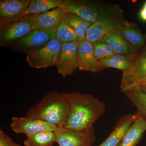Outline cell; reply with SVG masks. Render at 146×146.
<instances>
[{"label": "cell", "mask_w": 146, "mask_h": 146, "mask_svg": "<svg viewBox=\"0 0 146 146\" xmlns=\"http://www.w3.org/2000/svg\"><path fill=\"white\" fill-rule=\"evenodd\" d=\"M54 132L59 146H91L96 140L94 127L85 131L57 127Z\"/></svg>", "instance_id": "cell-7"}, {"label": "cell", "mask_w": 146, "mask_h": 146, "mask_svg": "<svg viewBox=\"0 0 146 146\" xmlns=\"http://www.w3.org/2000/svg\"><path fill=\"white\" fill-rule=\"evenodd\" d=\"M61 47V42L55 37L41 48L26 53L27 62L31 68L38 69L56 66Z\"/></svg>", "instance_id": "cell-4"}, {"label": "cell", "mask_w": 146, "mask_h": 146, "mask_svg": "<svg viewBox=\"0 0 146 146\" xmlns=\"http://www.w3.org/2000/svg\"><path fill=\"white\" fill-rule=\"evenodd\" d=\"M35 14L25 15L17 22L1 28V44H9L36 30Z\"/></svg>", "instance_id": "cell-6"}, {"label": "cell", "mask_w": 146, "mask_h": 146, "mask_svg": "<svg viewBox=\"0 0 146 146\" xmlns=\"http://www.w3.org/2000/svg\"><path fill=\"white\" fill-rule=\"evenodd\" d=\"M55 37L61 43L80 42L74 31L63 19L56 29Z\"/></svg>", "instance_id": "cell-24"}, {"label": "cell", "mask_w": 146, "mask_h": 146, "mask_svg": "<svg viewBox=\"0 0 146 146\" xmlns=\"http://www.w3.org/2000/svg\"><path fill=\"white\" fill-rule=\"evenodd\" d=\"M118 33L121 35L137 52L145 44V35L136 24L125 21Z\"/></svg>", "instance_id": "cell-15"}, {"label": "cell", "mask_w": 146, "mask_h": 146, "mask_svg": "<svg viewBox=\"0 0 146 146\" xmlns=\"http://www.w3.org/2000/svg\"><path fill=\"white\" fill-rule=\"evenodd\" d=\"M69 114V104L63 93L52 91L37 104L31 108L25 117L63 127Z\"/></svg>", "instance_id": "cell-2"}, {"label": "cell", "mask_w": 146, "mask_h": 146, "mask_svg": "<svg viewBox=\"0 0 146 146\" xmlns=\"http://www.w3.org/2000/svg\"><path fill=\"white\" fill-rule=\"evenodd\" d=\"M65 13L64 10L59 7L45 13L35 14L36 29H56Z\"/></svg>", "instance_id": "cell-16"}, {"label": "cell", "mask_w": 146, "mask_h": 146, "mask_svg": "<svg viewBox=\"0 0 146 146\" xmlns=\"http://www.w3.org/2000/svg\"><path fill=\"white\" fill-rule=\"evenodd\" d=\"M59 7L65 13L76 14L93 23L108 16L123 12L117 4L100 1L63 0Z\"/></svg>", "instance_id": "cell-3"}, {"label": "cell", "mask_w": 146, "mask_h": 146, "mask_svg": "<svg viewBox=\"0 0 146 146\" xmlns=\"http://www.w3.org/2000/svg\"><path fill=\"white\" fill-rule=\"evenodd\" d=\"M139 16L141 20L146 22V1L140 10Z\"/></svg>", "instance_id": "cell-28"}, {"label": "cell", "mask_w": 146, "mask_h": 146, "mask_svg": "<svg viewBox=\"0 0 146 146\" xmlns=\"http://www.w3.org/2000/svg\"><path fill=\"white\" fill-rule=\"evenodd\" d=\"M63 0H31L25 15L38 14L59 7Z\"/></svg>", "instance_id": "cell-23"}, {"label": "cell", "mask_w": 146, "mask_h": 146, "mask_svg": "<svg viewBox=\"0 0 146 146\" xmlns=\"http://www.w3.org/2000/svg\"><path fill=\"white\" fill-rule=\"evenodd\" d=\"M78 43H61V47L56 67L58 74L65 78L73 74L78 69Z\"/></svg>", "instance_id": "cell-10"}, {"label": "cell", "mask_w": 146, "mask_h": 146, "mask_svg": "<svg viewBox=\"0 0 146 146\" xmlns=\"http://www.w3.org/2000/svg\"><path fill=\"white\" fill-rule=\"evenodd\" d=\"M92 44L94 54L100 60L116 54L112 48L104 42L99 41Z\"/></svg>", "instance_id": "cell-25"}, {"label": "cell", "mask_w": 146, "mask_h": 146, "mask_svg": "<svg viewBox=\"0 0 146 146\" xmlns=\"http://www.w3.org/2000/svg\"><path fill=\"white\" fill-rule=\"evenodd\" d=\"M136 107L138 116L146 121V93L137 89H128L123 92Z\"/></svg>", "instance_id": "cell-21"}, {"label": "cell", "mask_w": 146, "mask_h": 146, "mask_svg": "<svg viewBox=\"0 0 146 146\" xmlns=\"http://www.w3.org/2000/svg\"><path fill=\"white\" fill-rule=\"evenodd\" d=\"M63 20L72 29L80 41L86 40L88 30L93 23L85 21L73 13H65Z\"/></svg>", "instance_id": "cell-20"}, {"label": "cell", "mask_w": 146, "mask_h": 146, "mask_svg": "<svg viewBox=\"0 0 146 146\" xmlns=\"http://www.w3.org/2000/svg\"><path fill=\"white\" fill-rule=\"evenodd\" d=\"M0 146H23L15 143L12 139L4 132L0 130Z\"/></svg>", "instance_id": "cell-26"}, {"label": "cell", "mask_w": 146, "mask_h": 146, "mask_svg": "<svg viewBox=\"0 0 146 146\" xmlns=\"http://www.w3.org/2000/svg\"><path fill=\"white\" fill-rule=\"evenodd\" d=\"M56 29H38L10 44L26 53L41 48L56 37Z\"/></svg>", "instance_id": "cell-8"}, {"label": "cell", "mask_w": 146, "mask_h": 146, "mask_svg": "<svg viewBox=\"0 0 146 146\" xmlns=\"http://www.w3.org/2000/svg\"><path fill=\"white\" fill-rule=\"evenodd\" d=\"M145 83H146V77L143 78L139 79H138V80H137V81H136L135 82H133V83L131 84H129V85L125 86V87L123 89H124V88H125V87H127V86H132V85H137V84H142ZM123 89H122V90H123ZM121 90H120V91H121Z\"/></svg>", "instance_id": "cell-29"}, {"label": "cell", "mask_w": 146, "mask_h": 146, "mask_svg": "<svg viewBox=\"0 0 146 146\" xmlns=\"http://www.w3.org/2000/svg\"><path fill=\"white\" fill-rule=\"evenodd\" d=\"M77 64L80 71L99 73L106 69L94 54L92 44L86 40L78 42Z\"/></svg>", "instance_id": "cell-11"}, {"label": "cell", "mask_w": 146, "mask_h": 146, "mask_svg": "<svg viewBox=\"0 0 146 146\" xmlns=\"http://www.w3.org/2000/svg\"><path fill=\"white\" fill-rule=\"evenodd\" d=\"M31 0H1L0 27L17 22L25 16Z\"/></svg>", "instance_id": "cell-9"}, {"label": "cell", "mask_w": 146, "mask_h": 146, "mask_svg": "<svg viewBox=\"0 0 146 146\" xmlns=\"http://www.w3.org/2000/svg\"><path fill=\"white\" fill-rule=\"evenodd\" d=\"M146 39V34H145ZM146 77V42L136 55L132 68L123 72L120 84V90L133 83L139 79Z\"/></svg>", "instance_id": "cell-13"}, {"label": "cell", "mask_w": 146, "mask_h": 146, "mask_svg": "<svg viewBox=\"0 0 146 146\" xmlns=\"http://www.w3.org/2000/svg\"><path fill=\"white\" fill-rule=\"evenodd\" d=\"M11 128L16 133L30 135L39 131H53L56 126L42 120L25 117H13L11 119Z\"/></svg>", "instance_id": "cell-12"}, {"label": "cell", "mask_w": 146, "mask_h": 146, "mask_svg": "<svg viewBox=\"0 0 146 146\" xmlns=\"http://www.w3.org/2000/svg\"><path fill=\"white\" fill-rule=\"evenodd\" d=\"M55 143L54 131H43L27 135L24 144L25 146H52Z\"/></svg>", "instance_id": "cell-22"}, {"label": "cell", "mask_w": 146, "mask_h": 146, "mask_svg": "<svg viewBox=\"0 0 146 146\" xmlns=\"http://www.w3.org/2000/svg\"><path fill=\"white\" fill-rule=\"evenodd\" d=\"M99 41L109 45L117 54H137L138 53L129 43L119 33H112L106 35Z\"/></svg>", "instance_id": "cell-18"}, {"label": "cell", "mask_w": 146, "mask_h": 146, "mask_svg": "<svg viewBox=\"0 0 146 146\" xmlns=\"http://www.w3.org/2000/svg\"><path fill=\"white\" fill-rule=\"evenodd\" d=\"M63 94L69 106V115L64 128L87 131L105 112V104L92 94L78 92Z\"/></svg>", "instance_id": "cell-1"}, {"label": "cell", "mask_w": 146, "mask_h": 146, "mask_svg": "<svg viewBox=\"0 0 146 146\" xmlns=\"http://www.w3.org/2000/svg\"><path fill=\"white\" fill-rule=\"evenodd\" d=\"M123 13L108 16L93 23L87 32L86 40L94 44L106 35L118 33L122 25L126 21Z\"/></svg>", "instance_id": "cell-5"}, {"label": "cell", "mask_w": 146, "mask_h": 146, "mask_svg": "<svg viewBox=\"0 0 146 146\" xmlns=\"http://www.w3.org/2000/svg\"><path fill=\"white\" fill-rule=\"evenodd\" d=\"M137 117V113L126 114L121 116L109 136L98 146H118L119 145L129 128Z\"/></svg>", "instance_id": "cell-14"}, {"label": "cell", "mask_w": 146, "mask_h": 146, "mask_svg": "<svg viewBox=\"0 0 146 146\" xmlns=\"http://www.w3.org/2000/svg\"><path fill=\"white\" fill-rule=\"evenodd\" d=\"M131 89H140L141 91H144L146 93V83L142 84H137V85H132V86H129L125 87L124 89L122 90L121 91L123 92L125 90Z\"/></svg>", "instance_id": "cell-27"}, {"label": "cell", "mask_w": 146, "mask_h": 146, "mask_svg": "<svg viewBox=\"0 0 146 146\" xmlns=\"http://www.w3.org/2000/svg\"><path fill=\"white\" fill-rule=\"evenodd\" d=\"M136 55L116 54L100 61L106 68H115L124 72L132 68Z\"/></svg>", "instance_id": "cell-19"}, {"label": "cell", "mask_w": 146, "mask_h": 146, "mask_svg": "<svg viewBox=\"0 0 146 146\" xmlns=\"http://www.w3.org/2000/svg\"><path fill=\"white\" fill-rule=\"evenodd\" d=\"M146 130V121L137 114L136 119L129 128L118 146H137L141 142Z\"/></svg>", "instance_id": "cell-17"}]
</instances>
